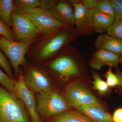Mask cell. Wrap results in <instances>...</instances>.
<instances>
[{"label":"cell","instance_id":"cell-32","mask_svg":"<svg viewBox=\"0 0 122 122\" xmlns=\"http://www.w3.org/2000/svg\"><path fill=\"white\" fill-rule=\"evenodd\" d=\"M120 63H121V64L122 65V56L120 57Z\"/></svg>","mask_w":122,"mask_h":122},{"label":"cell","instance_id":"cell-7","mask_svg":"<svg viewBox=\"0 0 122 122\" xmlns=\"http://www.w3.org/2000/svg\"><path fill=\"white\" fill-rule=\"evenodd\" d=\"M36 110L45 117L58 115L65 112L70 106L64 98L52 90L39 93Z\"/></svg>","mask_w":122,"mask_h":122},{"label":"cell","instance_id":"cell-14","mask_svg":"<svg viewBox=\"0 0 122 122\" xmlns=\"http://www.w3.org/2000/svg\"><path fill=\"white\" fill-rule=\"evenodd\" d=\"M92 122H113L112 117L102 106L88 105L76 108Z\"/></svg>","mask_w":122,"mask_h":122},{"label":"cell","instance_id":"cell-12","mask_svg":"<svg viewBox=\"0 0 122 122\" xmlns=\"http://www.w3.org/2000/svg\"><path fill=\"white\" fill-rule=\"evenodd\" d=\"M120 57L107 51L98 49L92 54L89 63L91 68L97 70L104 66L116 68L120 63Z\"/></svg>","mask_w":122,"mask_h":122},{"label":"cell","instance_id":"cell-30","mask_svg":"<svg viewBox=\"0 0 122 122\" xmlns=\"http://www.w3.org/2000/svg\"><path fill=\"white\" fill-rule=\"evenodd\" d=\"M112 120L114 122H122V108L116 110L113 114Z\"/></svg>","mask_w":122,"mask_h":122},{"label":"cell","instance_id":"cell-17","mask_svg":"<svg viewBox=\"0 0 122 122\" xmlns=\"http://www.w3.org/2000/svg\"><path fill=\"white\" fill-rule=\"evenodd\" d=\"M13 0H0V20L9 28H11V15L14 11Z\"/></svg>","mask_w":122,"mask_h":122},{"label":"cell","instance_id":"cell-29","mask_svg":"<svg viewBox=\"0 0 122 122\" xmlns=\"http://www.w3.org/2000/svg\"><path fill=\"white\" fill-rule=\"evenodd\" d=\"M97 0H81V3L85 8L94 10Z\"/></svg>","mask_w":122,"mask_h":122},{"label":"cell","instance_id":"cell-2","mask_svg":"<svg viewBox=\"0 0 122 122\" xmlns=\"http://www.w3.org/2000/svg\"><path fill=\"white\" fill-rule=\"evenodd\" d=\"M81 53L76 48L70 45L61 54L48 62L47 70L59 76L62 79H66L79 75L81 69L77 58Z\"/></svg>","mask_w":122,"mask_h":122},{"label":"cell","instance_id":"cell-3","mask_svg":"<svg viewBox=\"0 0 122 122\" xmlns=\"http://www.w3.org/2000/svg\"><path fill=\"white\" fill-rule=\"evenodd\" d=\"M0 122H29L22 103L16 94L0 85Z\"/></svg>","mask_w":122,"mask_h":122},{"label":"cell","instance_id":"cell-28","mask_svg":"<svg viewBox=\"0 0 122 122\" xmlns=\"http://www.w3.org/2000/svg\"><path fill=\"white\" fill-rule=\"evenodd\" d=\"M57 1V0H40L39 7L49 11L56 3Z\"/></svg>","mask_w":122,"mask_h":122},{"label":"cell","instance_id":"cell-21","mask_svg":"<svg viewBox=\"0 0 122 122\" xmlns=\"http://www.w3.org/2000/svg\"><path fill=\"white\" fill-rule=\"evenodd\" d=\"M93 76L94 79L93 85L94 89L98 91L100 95L105 94L109 89V86L107 82L103 81L97 73L94 72Z\"/></svg>","mask_w":122,"mask_h":122},{"label":"cell","instance_id":"cell-25","mask_svg":"<svg viewBox=\"0 0 122 122\" xmlns=\"http://www.w3.org/2000/svg\"><path fill=\"white\" fill-rule=\"evenodd\" d=\"M0 66L5 73L9 76L13 78V69L10 62L5 54L0 49Z\"/></svg>","mask_w":122,"mask_h":122},{"label":"cell","instance_id":"cell-5","mask_svg":"<svg viewBox=\"0 0 122 122\" xmlns=\"http://www.w3.org/2000/svg\"><path fill=\"white\" fill-rule=\"evenodd\" d=\"M11 28L15 41L31 44L41 33L30 19L25 14H20L14 11L11 15Z\"/></svg>","mask_w":122,"mask_h":122},{"label":"cell","instance_id":"cell-15","mask_svg":"<svg viewBox=\"0 0 122 122\" xmlns=\"http://www.w3.org/2000/svg\"><path fill=\"white\" fill-rule=\"evenodd\" d=\"M97 49L104 50L122 56V40L107 34L102 33L98 35L94 42Z\"/></svg>","mask_w":122,"mask_h":122},{"label":"cell","instance_id":"cell-9","mask_svg":"<svg viewBox=\"0 0 122 122\" xmlns=\"http://www.w3.org/2000/svg\"><path fill=\"white\" fill-rule=\"evenodd\" d=\"M28 66L25 73L22 74L25 84L30 90L39 93L52 90L50 79L45 71L35 66Z\"/></svg>","mask_w":122,"mask_h":122},{"label":"cell","instance_id":"cell-23","mask_svg":"<svg viewBox=\"0 0 122 122\" xmlns=\"http://www.w3.org/2000/svg\"><path fill=\"white\" fill-rule=\"evenodd\" d=\"M105 77L106 79V82L109 87H114L120 86L121 79L120 71L114 73L110 68L106 73Z\"/></svg>","mask_w":122,"mask_h":122},{"label":"cell","instance_id":"cell-22","mask_svg":"<svg viewBox=\"0 0 122 122\" xmlns=\"http://www.w3.org/2000/svg\"><path fill=\"white\" fill-rule=\"evenodd\" d=\"M16 81L9 76L0 68V85L9 91L14 93V86Z\"/></svg>","mask_w":122,"mask_h":122},{"label":"cell","instance_id":"cell-8","mask_svg":"<svg viewBox=\"0 0 122 122\" xmlns=\"http://www.w3.org/2000/svg\"><path fill=\"white\" fill-rule=\"evenodd\" d=\"M75 82L66 87L64 98L70 107L75 108L88 105L102 106L95 96L84 86Z\"/></svg>","mask_w":122,"mask_h":122},{"label":"cell","instance_id":"cell-27","mask_svg":"<svg viewBox=\"0 0 122 122\" xmlns=\"http://www.w3.org/2000/svg\"><path fill=\"white\" fill-rule=\"evenodd\" d=\"M114 10V20L122 19V0H111Z\"/></svg>","mask_w":122,"mask_h":122},{"label":"cell","instance_id":"cell-19","mask_svg":"<svg viewBox=\"0 0 122 122\" xmlns=\"http://www.w3.org/2000/svg\"><path fill=\"white\" fill-rule=\"evenodd\" d=\"M13 2L14 11L20 14L40 5V0H13Z\"/></svg>","mask_w":122,"mask_h":122},{"label":"cell","instance_id":"cell-6","mask_svg":"<svg viewBox=\"0 0 122 122\" xmlns=\"http://www.w3.org/2000/svg\"><path fill=\"white\" fill-rule=\"evenodd\" d=\"M24 14L30 19L41 35L52 33L68 26L56 19L49 11L39 7L29 10Z\"/></svg>","mask_w":122,"mask_h":122},{"label":"cell","instance_id":"cell-24","mask_svg":"<svg viewBox=\"0 0 122 122\" xmlns=\"http://www.w3.org/2000/svg\"><path fill=\"white\" fill-rule=\"evenodd\" d=\"M106 33L122 40V19L114 21L107 30Z\"/></svg>","mask_w":122,"mask_h":122},{"label":"cell","instance_id":"cell-10","mask_svg":"<svg viewBox=\"0 0 122 122\" xmlns=\"http://www.w3.org/2000/svg\"><path fill=\"white\" fill-rule=\"evenodd\" d=\"M74 8V27L78 36L89 35L93 32L92 21L94 10L85 8L80 0H70Z\"/></svg>","mask_w":122,"mask_h":122},{"label":"cell","instance_id":"cell-26","mask_svg":"<svg viewBox=\"0 0 122 122\" xmlns=\"http://www.w3.org/2000/svg\"><path fill=\"white\" fill-rule=\"evenodd\" d=\"M0 35L7 39L15 41L12 30L5 25L0 20Z\"/></svg>","mask_w":122,"mask_h":122},{"label":"cell","instance_id":"cell-1","mask_svg":"<svg viewBox=\"0 0 122 122\" xmlns=\"http://www.w3.org/2000/svg\"><path fill=\"white\" fill-rule=\"evenodd\" d=\"M78 37L75 27L69 26L52 33L41 35L30 46L26 59L37 63H48L65 50Z\"/></svg>","mask_w":122,"mask_h":122},{"label":"cell","instance_id":"cell-4","mask_svg":"<svg viewBox=\"0 0 122 122\" xmlns=\"http://www.w3.org/2000/svg\"><path fill=\"white\" fill-rule=\"evenodd\" d=\"M30 45L11 41L0 35V49L10 62L17 78L21 66L28 65L26 56Z\"/></svg>","mask_w":122,"mask_h":122},{"label":"cell","instance_id":"cell-16","mask_svg":"<svg viewBox=\"0 0 122 122\" xmlns=\"http://www.w3.org/2000/svg\"><path fill=\"white\" fill-rule=\"evenodd\" d=\"M114 21V18L109 15L94 12L92 21L94 31L102 34L110 27Z\"/></svg>","mask_w":122,"mask_h":122},{"label":"cell","instance_id":"cell-13","mask_svg":"<svg viewBox=\"0 0 122 122\" xmlns=\"http://www.w3.org/2000/svg\"><path fill=\"white\" fill-rule=\"evenodd\" d=\"M49 11L61 22L68 26L75 27L74 9L69 0H57Z\"/></svg>","mask_w":122,"mask_h":122},{"label":"cell","instance_id":"cell-20","mask_svg":"<svg viewBox=\"0 0 122 122\" xmlns=\"http://www.w3.org/2000/svg\"><path fill=\"white\" fill-rule=\"evenodd\" d=\"M94 11L109 15L114 18V10L111 0H97Z\"/></svg>","mask_w":122,"mask_h":122},{"label":"cell","instance_id":"cell-11","mask_svg":"<svg viewBox=\"0 0 122 122\" xmlns=\"http://www.w3.org/2000/svg\"><path fill=\"white\" fill-rule=\"evenodd\" d=\"M20 69L18 80L14 86V93L24 102L28 108L32 122H42L36 110L34 96L32 91L26 86L24 82L22 70Z\"/></svg>","mask_w":122,"mask_h":122},{"label":"cell","instance_id":"cell-18","mask_svg":"<svg viewBox=\"0 0 122 122\" xmlns=\"http://www.w3.org/2000/svg\"><path fill=\"white\" fill-rule=\"evenodd\" d=\"M53 122H92L85 116L76 111L65 112L54 117Z\"/></svg>","mask_w":122,"mask_h":122},{"label":"cell","instance_id":"cell-31","mask_svg":"<svg viewBox=\"0 0 122 122\" xmlns=\"http://www.w3.org/2000/svg\"><path fill=\"white\" fill-rule=\"evenodd\" d=\"M120 77H121V84H120V86H121V88H122V72H120Z\"/></svg>","mask_w":122,"mask_h":122}]
</instances>
